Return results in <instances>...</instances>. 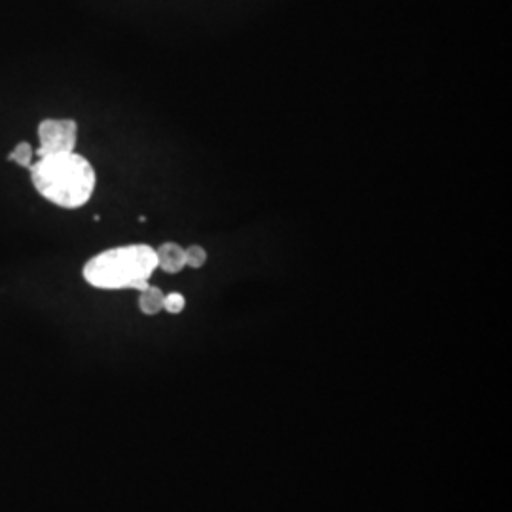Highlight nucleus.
Listing matches in <instances>:
<instances>
[{
	"instance_id": "nucleus-1",
	"label": "nucleus",
	"mask_w": 512,
	"mask_h": 512,
	"mask_svg": "<svg viewBox=\"0 0 512 512\" xmlns=\"http://www.w3.org/2000/svg\"><path fill=\"white\" fill-rule=\"evenodd\" d=\"M31 181L44 200L63 209H80L92 200L97 175L90 160L74 150L33 162Z\"/></svg>"
},
{
	"instance_id": "nucleus-2",
	"label": "nucleus",
	"mask_w": 512,
	"mask_h": 512,
	"mask_svg": "<svg viewBox=\"0 0 512 512\" xmlns=\"http://www.w3.org/2000/svg\"><path fill=\"white\" fill-rule=\"evenodd\" d=\"M158 270L156 249L145 243H133L107 249L93 256L84 266V279L103 291H143L148 279Z\"/></svg>"
},
{
	"instance_id": "nucleus-3",
	"label": "nucleus",
	"mask_w": 512,
	"mask_h": 512,
	"mask_svg": "<svg viewBox=\"0 0 512 512\" xmlns=\"http://www.w3.org/2000/svg\"><path fill=\"white\" fill-rule=\"evenodd\" d=\"M38 141V158L74 152L78 143V124L71 118H46L38 126Z\"/></svg>"
},
{
	"instance_id": "nucleus-4",
	"label": "nucleus",
	"mask_w": 512,
	"mask_h": 512,
	"mask_svg": "<svg viewBox=\"0 0 512 512\" xmlns=\"http://www.w3.org/2000/svg\"><path fill=\"white\" fill-rule=\"evenodd\" d=\"M156 258H158V268L164 270L165 274H179L186 268L184 247H181L179 243H173V241L162 243L156 249Z\"/></svg>"
},
{
	"instance_id": "nucleus-5",
	"label": "nucleus",
	"mask_w": 512,
	"mask_h": 512,
	"mask_svg": "<svg viewBox=\"0 0 512 512\" xmlns=\"http://www.w3.org/2000/svg\"><path fill=\"white\" fill-rule=\"evenodd\" d=\"M164 300L165 294L162 293V289L148 285L139 296V310L145 315H158L160 311H164Z\"/></svg>"
},
{
	"instance_id": "nucleus-6",
	"label": "nucleus",
	"mask_w": 512,
	"mask_h": 512,
	"mask_svg": "<svg viewBox=\"0 0 512 512\" xmlns=\"http://www.w3.org/2000/svg\"><path fill=\"white\" fill-rule=\"evenodd\" d=\"M33 156H35V152H33V148L29 143H18L16 147L12 148V152L8 154V162H14V164H18L19 167H25V169H31V165H33Z\"/></svg>"
},
{
	"instance_id": "nucleus-7",
	"label": "nucleus",
	"mask_w": 512,
	"mask_h": 512,
	"mask_svg": "<svg viewBox=\"0 0 512 512\" xmlns=\"http://www.w3.org/2000/svg\"><path fill=\"white\" fill-rule=\"evenodd\" d=\"M184 255H186V266H190L194 270L203 268L207 262V251L203 249L202 245H190L188 249H184Z\"/></svg>"
},
{
	"instance_id": "nucleus-8",
	"label": "nucleus",
	"mask_w": 512,
	"mask_h": 512,
	"mask_svg": "<svg viewBox=\"0 0 512 512\" xmlns=\"http://www.w3.org/2000/svg\"><path fill=\"white\" fill-rule=\"evenodd\" d=\"M184 306H186V300H184L183 294H165L164 310L167 311V313L177 315V313H181V311L184 310Z\"/></svg>"
}]
</instances>
